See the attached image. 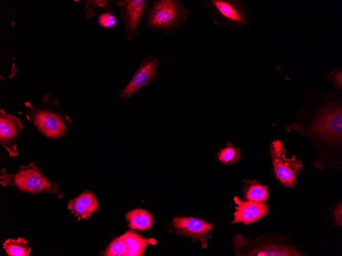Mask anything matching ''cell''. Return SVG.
<instances>
[{
    "mask_svg": "<svg viewBox=\"0 0 342 256\" xmlns=\"http://www.w3.org/2000/svg\"><path fill=\"white\" fill-rule=\"evenodd\" d=\"M329 94L328 99L315 106L305 103L297 114V121L286 125V132L294 130L306 139L341 146V100Z\"/></svg>",
    "mask_w": 342,
    "mask_h": 256,
    "instance_id": "obj_1",
    "label": "cell"
},
{
    "mask_svg": "<svg viewBox=\"0 0 342 256\" xmlns=\"http://www.w3.org/2000/svg\"><path fill=\"white\" fill-rule=\"evenodd\" d=\"M42 106L39 107L26 102L30 110L26 114L27 120L45 137L57 139L65 137L72 126L70 118L61 111L58 102L47 93L41 97Z\"/></svg>",
    "mask_w": 342,
    "mask_h": 256,
    "instance_id": "obj_2",
    "label": "cell"
},
{
    "mask_svg": "<svg viewBox=\"0 0 342 256\" xmlns=\"http://www.w3.org/2000/svg\"><path fill=\"white\" fill-rule=\"evenodd\" d=\"M189 12L179 1H151L144 15L143 24L150 31L172 35L182 28Z\"/></svg>",
    "mask_w": 342,
    "mask_h": 256,
    "instance_id": "obj_3",
    "label": "cell"
},
{
    "mask_svg": "<svg viewBox=\"0 0 342 256\" xmlns=\"http://www.w3.org/2000/svg\"><path fill=\"white\" fill-rule=\"evenodd\" d=\"M0 184L4 187L11 185L23 192L32 194L50 193L58 199L64 197L59 184L47 179L34 162L26 166L20 165L15 173H9L5 168L1 170Z\"/></svg>",
    "mask_w": 342,
    "mask_h": 256,
    "instance_id": "obj_4",
    "label": "cell"
},
{
    "mask_svg": "<svg viewBox=\"0 0 342 256\" xmlns=\"http://www.w3.org/2000/svg\"><path fill=\"white\" fill-rule=\"evenodd\" d=\"M202 3L210 13L213 24L220 29L238 30L250 24L249 10L242 1L203 0Z\"/></svg>",
    "mask_w": 342,
    "mask_h": 256,
    "instance_id": "obj_5",
    "label": "cell"
},
{
    "mask_svg": "<svg viewBox=\"0 0 342 256\" xmlns=\"http://www.w3.org/2000/svg\"><path fill=\"white\" fill-rule=\"evenodd\" d=\"M270 150L275 178L284 185L294 187L297 173L303 169L302 160L297 159L294 155L290 158H287V151L280 140L273 141Z\"/></svg>",
    "mask_w": 342,
    "mask_h": 256,
    "instance_id": "obj_6",
    "label": "cell"
},
{
    "mask_svg": "<svg viewBox=\"0 0 342 256\" xmlns=\"http://www.w3.org/2000/svg\"><path fill=\"white\" fill-rule=\"evenodd\" d=\"M148 3L147 0H124L118 6L128 41L134 40L139 36Z\"/></svg>",
    "mask_w": 342,
    "mask_h": 256,
    "instance_id": "obj_7",
    "label": "cell"
},
{
    "mask_svg": "<svg viewBox=\"0 0 342 256\" xmlns=\"http://www.w3.org/2000/svg\"><path fill=\"white\" fill-rule=\"evenodd\" d=\"M158 58L154 56L143 58L129 83L121 91L118 99L126 100L139 89L151 84L157 78Z\"/></svg>",
    "mask_w": 342,
    "mask_h": 256,
    "instance_id": "obj_8",
    "label": "cell"
},
{
    "mask_svg": "<svg viewBox=\"0 0 342 256\" xmlns=\"http://www.w3.org/2000/svg\"><path fill=\"white\" fill-rule=\"evenodd\" d=\"M24 129L21 121L15 116L0 109V144L10 157L18 156L16 140Z\"/></svg>",
    "mask_w": 342,
    "mask_h": 256,
    "instance_id": "obj_9",
    "label": "cell"
},
{
    "mask_svg": "<svg viewBox=\"0 0 342 256\" xmlns=\"http://www.w3.org/2000/svg\"><path fill=\"white\" fill-rule=\"evenodd\" d=\"M175 229L183 235L199 240L203 248H205L209 231L213 229L211 224L204 220L194 217H178L173 220Z\"/></svg>",
    "mask_w": 342,
    "mask_h": 256,
    "instance_id": "obj_10",
    "label": "cell"
},
{
    "mask_svg": "<svg viewBox=\"0 0 342 256\" xmlns=\"http://www.w3.org/2000/svg\"><path fill=\"white\" fill-rule=\"evenodd\" d=\"M233 200L237 206L232 223L241 222L245 225L249 224L260 220L269 213L268 206L265 202L242 201L237 196Z\"/></svg>",
    "mask_w": 342,
    "mask_h": 256,
    "instance_id": "obj_11",
    "label": "cell"
},
{
    "mask_svg": "<svg viewBox=\"0 0 342 256\" xmlns=\"http://www.w3.org/2000/svg\"><path fill=\"white\" fill-rule=\"evenodd\" d=\"M68 208L78 220L88 219L98 210V200L93 192L86 191L77 197L69 201Z\"/></svg>",
    "mask_w": 342,
    "mask_h": 256,
    "instance_id": "obj_12",
    "label": "cell"
},
{
    "mask_svg": "<svg viewBox=\"0 0 342 256\" xmlns=\"http://www.w3.org/2000/svg\"><path fill=\"white\" fill-rule=\"evenodd\" d=\"M120 237L124 241L128 247L129 256L142 255L149 244L154 245L156 243L155 239L143 238L130 230Z\"/></svg>",
    "mask_w": 342,
    "mask_h": 256,
    "instance_id": "obj_13",
    "label": "cell"
},
{
    "mask_svg": "<svg viewBox=\"0 0 342 256\" xmlns=\"http://www.w3.org/2000/svg\"><path fill=\"white\" fill-rule=\"evenodd\" d=\"M129 226L133 229L141 231L151 229L153 219L152 215L142 208H136L129 211L125 215Z\"/></svg>",
    "mask_w": 342,
    "mask_h": 256,
    "instance_id": "obj_14",
    "label": "cell"
},
{
    "mask_svg": "<svg viewBox=\"0 0 342 256\" xmlns=\"http://www.w3.org/2000/svg\"><path fill=\"white\" fill-rule=\"evenodd\" d=\"M244 197L247 201L257 203H264L268 197L267 187H265L258 181L244 180Z\"/></svg>",
    "mask_w": 342,
    "mask_h": 256,
    "instance_id": "obj_15",
    "label": "cell"
},
{
    "mask_svg": "<svg viewBox=\"0 0 342 256\" xmlns=\"http://www.w3.org/2000/svg\"><path fill=\"white\" fill-rule=\"evenodd\" d=\"M3 248L9 256H29L31 249L25 238L8 239L3 244Z\"/></svg>",
    "mask_w": 342,
    "mask_h": 256,
    "instance_id": "obj_16",
    "label": "cell"
},
{
    "mask_svg": "<svg viewBox=\"0 0 342 256\" xmlns=\"http://www.w3.org/2000/svg\"><path fill=\"white\" fill-rule=\"evenodd\" d=\"M122 2L121 0H86L84 1V7L86 17L88 18L95 16L94 9L95 8L108 10L115 5L118 6Z\"/></svg>",
    "mask_w": 342,
    "mask_h": 256,
    "instance_id": "obj_17",
    "label": "cell"
},
{
    "mask_svg": "<svg viewBox=\"0 0 342 256\" xmlns=\"http://www.w3.org/2000/svg\"><path fill=\"white\" fill-rule=\"evenodd\" d=\"M219 160L226 165H233L241 157L240 150L233 146L231 143H227L226 147L218 153Z\"/></svg>",
    "mask_w": 342,
    "mask_h": 256,
    "instance_id": "obj_18",
    "label": "cell"
},
{
    "mask_svg": "<svg viewBox=\"0 0 342 256\" xmlns=\"http://www.w3.org/2000/svg\"><path fill=\"white\" fill-rule=\"evenodd\" d=\"M128 251L126 243L119 237L111 242L102 254L105 256H128Z\"/></svg>",
    "mask_w": 342,
    "mask_h": 256,
    "instance_id": "obj_19",
    "label": "cell"
},
{
    "mask_svg": "<svg viewBox=\"0 0 342 256\" xmlns=\"http://www.w3.org/2000/svg\"><path fill=\"white\" fill-rule=\"evenodd\" d=\"M98 22L101 27L109 29L116 26L117 19L112 13L106 12L99 15Z\"/></svg>",
    "mask_w": 342,
    "mask_h": 256,
    "instance_id": "obj_20",
    "label": "cell"
},
{
    "mask_svg": "<svg viewBox=\"0 0 342 256\" xmlns=\"http://www.w3.org/2000/svg\"><path fill=\"white\" fill-rule=\"evenodd\" d=\"M327 79L331 82L337 90H342V70L337 68L331 71L326 76Z\"/></svg>",
    "mask_w": 342,
    "mask_h": 256,
    "instance_id": "obj_21",
    "label": "cell"
},
{
    "mask_svg": "<svg viewBox=\"0 0 342 256\" xmlns=\"http://www.w3.org/2000/svg\"><path fill=\"white\" fill-rule=\"evenodd\" d=\"M342 205L341 203L338 204L334 210V218L335 219L337 223L340 226L342 225Z\"/></svg>",
    "mask_w": 342,
    "mask_h": 256,
    "instance_id": "obj_22",
    "label": "cell"
}]
</instances>
